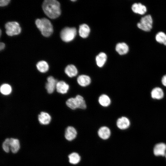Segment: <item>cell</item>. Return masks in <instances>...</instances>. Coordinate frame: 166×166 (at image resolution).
<instances>
[{
  "label": "cell",
  "mask_w": 166,
  "mask_h": 166,
  "mask_svg": "<svg viewBox=\"0 0 166 166\" xmlns=\"http://www.w3.org/2000/svg\"><path fill=\"white\" fill-rule=\"evenodd\" d=\"M42 8L45 14L50 18H56L61 14L60 5L57 0L44 1L42 4Z\"/></svg>",
  "instance_id": "obj_1"
},
{
  "label": "cell",
  "mask_w": 166,
  "mask_h": 166,
  "mask_svg": "<svg viewBox=\"0 0 166 166\" xmlns=\"http://www.w3.org/2000/svg\"><path fill=\"white\" fill-rule=\"evenodd\" d=\"M35 24L43 36L48 37L53 33V27L48 19L45 18L38 19L35 21Z\"/></svg>",
  "instance_id": "obj_2"
},
{
  "label": "cell",
  "mask_w": 166,
  "mask_h": 166,
  "mask_svg": "<svg viewBox=\"0 0 166 166\" xmlns=\"http://www.w3.org/2000/svg\"><path fill=\"white\" fill-rule=\"evenodd\" d=\"M153 20L152 16L148 14L142 17L137 23V27L146 32L150 31L152 27Z\"/></svg>",
  "instance_id": "obj_3"
},
{
  "label": "cell",
  "mask_w": 166,
  "mask_h": 166,
  "mask_svg": "<svg viewBox=\"0 0 166 166\" xmlns=\"http://www.w3.org/2000/svg\"><path fill=\"white\" fill-rule=\"evenodd\" d=\"M77 34V30L74 27H65L61 32L60 37L61 39L66 42L73 40Z\"/></svg>",
  "instance_id": "obj_4"
},
{
  "label": "cell",
  "mask_w": 166,
  "mask_h": 166,
  "mask_svg": "<svg viewBox=\"0 0 166 166\" xmlns=\"http://www.w3.org/2000/svg\"><path fill=\"white\" fill-rule=\"evenodd\" d=\"M7 34L12 36L19 34L21 31V28L18 23L16 22H8L5 25Z\"/></svg>",
  "instance_id": "obj_5"
},
{
  "label": "cell",
  "mask_w": 166,
  "mask_h": 166,
  "mask_svg": "<svg viewBox=\"0 0 166 166\" xmlns=\"http://www.w3.org/2000/svg\"><path fill=\"white\" fill-rule=\"evenodd\" d=\"M153 153L156 156H165L166 153V144L163 143H160L156 144L154 148Z\"/></svg>",
  "instance_id": "obj_6"
},
{
  "label": "cell",
  "mask_w": 166,
  "mask_h": 166,
  "mask_svg": "<svg viewBox=\"0 0 166 166\" xmlns=\"http://www.w3.org/2000/svg\"><path fill=\"white\" fill-rule=\"evenodd\" d=\"M47 80V82L45 84V89L49 93H52L56 88L57 81L52 76L48 77Z\"/></svg>",
  "instance_id": "obj_7"
},
{
  "label": "cell",
  "mask_w": 166,
  "mask_h": 166,
  "mask_svg": "<svg viewBox=\"0 0 166 166\" xmlns=\"http://www.w3.org/2000/svg\"><path fill=\"white\" fill-rule=\"evenodd\" d=\"M131 9L134 13L140 15L144 14L147 10L146 6L140 3H134L132 6Z\"/></svg>",
  "instance_id": "obj_8"
},
{
  "label": "cell",
  "mask_w": 166,
  "mask_h": 166,
  "mask_svg": "<svg viewBox=\"0 0 166 166\" xmlns=\"http://www.w3.org/2000/svg\"><path fill=\"white\" fill-rule=\"evenodd\" d=\"M117 127L120 129H125L129 127L130 125V121L127 117H122L119 118L117 121Z\"/></svg>",
  "instance_id": "obj_9"
},
{
  "label": "cell",
  "mask_w": 166,
  "mask_h": 166,
  "mask_svg": "<svg viewBox=\"0 0 166 166\" xmlns=\"http://www.w3.org/2000/svg\"><path fill=\"white\" fill-rule=\"evenodd\" d=\"M91 79L88 75L82 74L79 76L77 78L78 84L82 87H86L90 84Z\"/></svg>",
  "instance_id": "obj_10"
},
{
  "label": "cell",
  "mask_w": 166,
  "mask_h": 166,
  "mask_svg": "<svg viewBox=\"0 0 166 166\" xmlns=\"http://www.w3.org/2000/svg\"><path fill=\"white\" fill-rule=\"evenodd\" d=\"M56 88L57 91L61 94L66 93L69 89V86L64 81H57Z\"/></svg>",
  "instance_id": "obj_11"
},
{
  "label": "cell",
  "mask_w": 166,
  "mask_h": 166,
  "mask_svg": "<svg viewBox=\"0 0 166 166\" xmlns=\"http://www.w3.org/2000/svg\"><path fill=\"white\" fill-rule=\"evenodd\" d=\"M77 132L76 129L71 126L67 128L65 132V137L68 140L71 141L74 139L76 136Z\"/></svg>",
  "instance_id": "obj_12"
},
{
  "label": "cell",
  "mask_w": 166,
  "mask_h": 166,
  "mask_svg": "<svg viewBox=\"0 0 166 166\" xmlns=\"http://www.w3.org/2000/svg\"><path fill=\"white\" fill-rule=\"evenodd\" d=\"M38 120L40 124L46 125L50 123L51 117L48 113L42 112L38 116Z\"/></svg>",
  "instance_id": "obj_13"
},
{
  "label": "cell",
  "mask_w": 166,
  "mask_h": 166,
  "mask_svg": "<svg viewBox=\"0 0 166 166\" xmlns=\"http://www.w3.org/2000/svg\"><path fill=\"white\" fill-rule=\"evenodd\" d=\"M98 133L101 138L103 139L106 140L109 137L111 132L108 127L104 126L101 127L99 129Z\"/></svg>",
  "instance_id": "obj_14"
},
{
  "label": "cell",
  "mask_w": 166,
  "mask_h": 166,
  "mask_svg": "<svg viewBox=\"0 0 166 166\" xmlns=\"http://www.w3.org/2000/svg\"><path fill=\"white\" fill-rule=\"evenodd\" d=\"M65 72L70 77H75L78 73V70L77 68L74 65L72 64L68 65L66 67Z\"/></svg>",
  "instance_id": "obj_15"
},
{
  "label": "cell",
  "mask_w": 166,
  "mask_h": 166,
  "mask_svg": "<svg viewBox=\"0 0 166 166\" xmlns=\"http://www.w3.org/2000/svg\"><path fill=\"white\" fill-rule=\"evenodd\" d=\"M116 50L119 54L123 55L128 52L129 48L128 45L125 43H120L117 45Z\"/></svg>",
  "instance_id": "obj_16"
},
{
  "label": "cell",
  "mask_w": 166,
  "mask_h": 166,
  "mask_svg": "<svg viewBox=\"0 0 166 166\" xmlns=\"http://www.w3.org/2000/svg\"><path fill=\"white\" fill-rule=\"evenodd\" d=\"M164 93L162 89L159 87H156L151 92V96L154 99H160L164 97Z\"/></svg>",
  "instance_id": "obj_17"
},
{
  "label": "cell",
  "mask_w": 166,
  "mask_h": 166,
  "mask_svg": "<svg viewBox=\"0 0 166 166\" xmlns=\"http://www.w3.org/2000/svg\"><path fill=\"white\" fill-rule=\"evenodd\" d=\"M90 29L89 26L86 24H82L79 26V34L80 36L83 38H87L89 35Z\"/></svg>",
  "instance_id": "obj_18"
},
{
  "label": "cell",
  "mask_w": 166,
  "mask_h": 166,
  "mask_svg": "<svg viewBox=\"0 0 166 166\" xmlns=\"http://www.w3.org/2000/svg\"><path fill=\"white\" fill-rule=\"evenodd\" d=\"M10 149L14 153L17 152L19 150L20 145L19 140L13 138H10Z\"/></svg>",
  "instance_id": "obj_19"
},
{
  "label": "cell",
  "mask_w": 166,
  "mask_h": 166,
  "mask_svg": "<svg viewBox=\"0 0 166 166\" xmlns=\"http://www.w3.org/2000/svg\"><path fill=\"white\" fill-rule=\"evenodd\" d=\"M98 102L102 106L107 107L110 105L111 101L109 96L105 94H102L99 97Z\"/></svg>",
  "instance_id": "obj_20"
},
{
  "label": "cell",
  "mask_w": 166,
  "mask_h": 166,
  "mask_svg": "<svg viewBox=\"0 0 166 166\" xmlns=\"http://www.w3.org/2000/svg\"><path fill=\"white\" fill-rule=\"evenodd\" d=\"M106 55L104 53L101 52L96 57V60L97 65L99 67H103L107 60Z\"/></svg>",
  "instance_id": "obj_21"
},
{
  "label": "cell",
  "mask_w": 166,
  "mask_h": 166,
  "mask_svg": "<svg viewBox=\"0 0 166 166\" xmlns=\"http://www.w3.org/2000/svg\"><path fill=\"white\" fill-rule=\"evenodd\" d=\"M75 98L77 101L78 109H84L86 108V102L82 96L77 95L75 97Z\"/></svg>",
  "instance_id": "obj_22"
},
{
  "label": "cell",
  "mask_w": 166,
  "mask_h": 166,
  "mask_svg": "<svg viewBox=\"0 0 166 166\" xmlns=\"http://www.w3.org/2000/svg\"><path fill=\"white\" fill-rule=\"evenodd\" d=\"M36 67L39 71L43 73L46 72L49 68L47 62L44 61H39L36 65Z\"/></svg>",
  "instance_id": "obj_23"
},
{
  "label": "cell",
  "mask_w": 166,
  "mask_h": 166,
  "mask_svg": "<svg viewBox=\"0 0 166 166\" xmlns=\"http://www.w3.org/2000/svg\"><path fill=\"white\" fill-rule=\"evenodd\" d=\"M155 39L158 43L166 46V34L164 32H158L156 35Z\"/></svg>",
  "instance_id": "obj_24"
},
{
  "label": "cell",
  "mask_w": 166,
  "mask_h": 166,
  "mask_svg": "<svg viewBox=\"0 0 166 166\" xmlns=\"http://www.w3.org/2000/svg\"><path fill=\"white\" fill-rule=\"evenodd\" d=\"M69 162L73 164H76L79 162L80 160V157L77 153L73 152L68 156Z\"/></svg>",
  "instance_id": "obj_25"
},
{
  "label": "cell",
  "mask_w": 166,
  "mask_h": 166,
  "mask_svg": "<svg viewBox=\"0 0 166 166\" xmlns=\"http://www.w3.org/2000/svg\"><path fill=\"white\" fill-rule=\"evenodd\" d=\"M67 106L73 110L77 109V105L75 97H71L69 98L66 102Z\"/></svg>",
  "instance_id": "obj_26"
},
{
  "label": "cell",
  "mask_w": 166,
  "mask_h": 166,
  "mask_svg": "<svg viewBox=\"0 0 166 166\" xmlns=\"http://www.w3.org/2000/svg\"><path fill=\"white\" fill-rule=\"evenodd\" d=\"M12 91V88L11 86L7 84H4L2 85L0 87V92L1 93L4 95L9 94Z\"/></svg>",
  "instance_id": "obj_27"
},
{
  "label": "cell",
  "mask_w": 166,
  "mask_h": 166,
  "mask_svg": "<svg viewBox=\"0 0 166 166\" xmlns=\"http://www.w3.org/2000/svg\"><path fill=\"white\" fill-rule=\"evenodd\" d=\"M10 138H6L2 144V148L6 152H9L10 150Z\"/></svg>",
  "instance_id": "obj_28"
},
{
  "label": "cell",
  "mask_w": 166,
  "mask_h": 166,
  "mask_svg": "<svg viewBox=\"0 0 166 166\" xmlns=\"http://www.w3.org/2000/svg\"><path fill=\"white\" fill-rule=\"evenodd\" d=\"M10 2V0H2L0 1V6H4L7 5Z\"/></svg>",
  "instance_id": "obj_29"
},
{
  "label": "cell",
  "mask_w": 166,
  "mask_h": 166,
  "mask_svg": "<svg viewBox=\"0 0 166 166\" xmlns=\"http://www.w3.org/2000/svg\"><path fill=\"white\" fill-rule=\"evenodd\" d=\"M162 84L164 86H166V74L164 75L161 80Z\"/></svg>",
  "instance_id": "obj_30"
},
{
  "label": "cell",
  "mask_w": 166,
  "mask_h": 166,
  "mask_svg": "<svg viewBox=\"0 0 166 166\" xmlns=\"http://www.w3.org/2000/svg\"><path fill=\"white\" fill-rule=\"evenodd\" d=\"M5 47V44L3 42H0V50H1L3 49Z\"/></svg>",
  "instance_id": "obj_31"
},
{
  "label": "cell",
  "mask_w": 166,
  "mask_h": 166,
  "mask_svg": "<svg viewBox=\"0 0 166 166\" xmlns=\"http://www.w3.org/2000/svg\"><path fill=\"white\" fill-rule=\"evenodd\" d=\"M165 157H166V154H165Z\"/></svg>",
  "instance_id": "obj_32"
}]
</instances>
